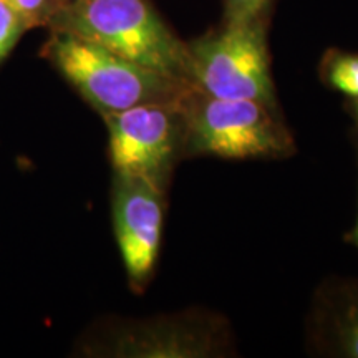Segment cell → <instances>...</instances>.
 I'll return each instance as SVG.
<instances>
[{
    "instance_id": "obj_9",
    "label": "cell",
    "mask_w": 358,
    "mask_h": 358,
    "mask_svg": "<svg viewBox=\"0 0 358 358\" xmlns=\"http://www.w3.org/2000/svg\"><path fill=\"white\" fill-rule=\"evenodd\" d=\"M322 78L330 88L358 100V55L357 53L332 52L322 66Z\"/></svg>"
},
{
    "instance_id": "obj_13",
    "label": "cell",
    "mask_w": 358,
    "mask_h": 358,
    "mask_svg": "<svg viewBox=\"0 0 358 358\" xmlns=\"http://www.w3.org/2000/svg\"><path fill=\"white\" fill-rule=\"evenodd\" d=\"M347 111L350 113L353 122H355L357 128H358V100H348L347 101Z\"/></svg>"
},
{
    "instance_id": "obj_7",
    "label": "cell",
    "mask_w": 358,
    "mask_h": 358,
    "mask_svg": "<svg viewBox=\"0 0 358 358\" xmlns=\"http://www.w3.org/2000/svg\"><path fill=\"white\" fill-rule=\"evenodd\" d=\"M226 325L201 312L176 313L134 324L115 337V355L201 358L227 350Z\"/></svg>"
},
{
    "instance_id": "obj_2",
    "label": "cell",
    "mask_w": 358,
    "mask_h": 358,
    "mask_svg": "<svg viewBox=\"0 0 358 358\" xmlns=\"http://www.w3.org/2000/svg\"><path fill=\"white\" fill-rule=\"evenodd\" d=\"M42 53L101 116L143 103L178 101L191 87L65 30H52Z\"/></svg>"
},
{
    "instance_id": "obj_11",
    "label": "cell",
    "mask_w": 358,
    "mask_h": 358,
    "mask_svg": "<svg viewBox=\"0 0 358 358\" xmlns=\"http://www.w3.org/2000/svg\"><path fill=\"white\" fill-rule=\"evenodd\" d=\"M27 27L19 15L0 0V64L8 57Z\"/></svg>"
},
{
    "instance_id": "obj_1",
    "label": "cell",
    "mask_w": 358,
    "mask_h": 358,
    "mask_svg": "<svg viewBox=\"0 0 358 358\" xmlns=\"http://www.w3.org/2000/svg\"><path fill=\"white\" fill-rule=\"evenodd\" d=\"M50 30L78 35L143 69L189 83L186 45L146 0H70Z\"/></svg>"
},
{
    "instance_id": "obj_5",
    "label": "cell",
    "mask_w": 358,
    "mask_h": 358,
    "mask_svg": "<svg viewBox=\"0 0 358 358\" xmlns=\"http://www.w3.org/2000/svg\"><path fill=\"white\" fill-rule=\"evenodd\" d=\"M179 100L143 103L103 115L115 173L141 178L166 191L173 168L185 155V116Z\"/></svg>"
},
{
    "instance_id": "obj_12",
    "label": "cell",
    "mask_w": 358,
    "mask_h": 358,
    "mask_svg": "<svg viewBox=\"0 0 358 358\" xmlns=\"http://www.w3.org/2000/svg\"><path fill=\"white\" fill-rule=\"evenodd\" d=\"M268 0H227V22L256 20Z\"/></svg>"
},
{
    "instance_id": "obj_8",
    "label": "cell",
    "mask_w": 358,
    "mask_h": 358,
    "mask_svg": "<svg viewBox=\"0 0 358 358\" xmlns=\"http://www.w3.org/2000/svg\"><path fill=\"white\" fill-rule=\"evenodd\" d=\"M313 340L325 355L358 358V279H337L320 289L313 310Z\"/></svg>"
},
{
    "instance_id": "obj_3",
    "label": "cell",
    "mask_w": 358,
    "mask_h": 358,
    "mask_svg": "<svg viewBox=\"0 0 358 358\" xmlns=\"http://www.w3.org/2000/svg\"><path fill=\"white\" fill-rule=\"evenodd\" d=\"M179 105L185 116V155L250 159L294 153V140L279 111L261 101L214 98L189 87Z\"/></svg>"
},
{
    "instance_id": "obj_6",
    "label": "cell",
    "mask_w": 358,
    "mask_h": 358,
    "mask_svg": "<svg viewBox=\"0 0 358 358\" xmlns=\"http://www.w3.org/2000/svg\"><path fill=\"white\" fill-rule=\"evenodd\" d=\"M164 191L141 178L115 173L111 214L116 243L134 292L153 277L164 222Z\"/></svg>"
},
{
    "instance_id": "obj_14",
    "label": "cell",
    "mask_w": 358,
    "mask_h": 358,
    "mask_svg": "<svg viewBox=\"0 0 358 358\" xmlns=\"http://www.w3.org/2000/svg\"><path fill=\"white\" fill-rule=\"evenodd\" d=\"M347 241H348V243H350L352 245H355V248L358 249V217H357L355 226H353V229L347 234Z\"/></svg>"
},
{
    "instance_id": "obj_4",
    "label": "cell",
    "mask_w": 358,
    "mask_h": 358,
    "mask_svg": "<svg viewBox=\"0 0 358 358\" xmlns=\"http://www.w3.org/2000/svg\"><path fill=\"white\" fill-rule=\"evenodd\" d=\"M187 82L208 96L256 100L277 110L266 30L261 20L227 22L186 47Z\"/></svg>"
},
{
    "instance_id": "obj_10",
    "label": "cell",
    "mask_w": 358,
    "mask_h": 358,
    "mask_svg": "<svg viewBox=\"0 0 358 358\" xmlns=\"http://www.w3.org/2000/svg\"><path fill=\"white\" fill-rule=\"evenodd\" d=\"M2 2L20 17L27 30L50 27L57 13L64 7V0H2Z\"/></svg>"
},
{
    "instance_id": "obj_15",
    "label": "cell",
    "mask_w": 358,
    "mask_h": 358,
    "mask_svg": "<svg viewBox=\"0 0 358 358\" xmlns=\"http://www.w3.org/2000/svg\"><path fill=\"white\" fill-rule=\"evenodd\" d=\"M70 2V0H64V6H65V3H69Z\"/></svg>"
}]
</instances>
